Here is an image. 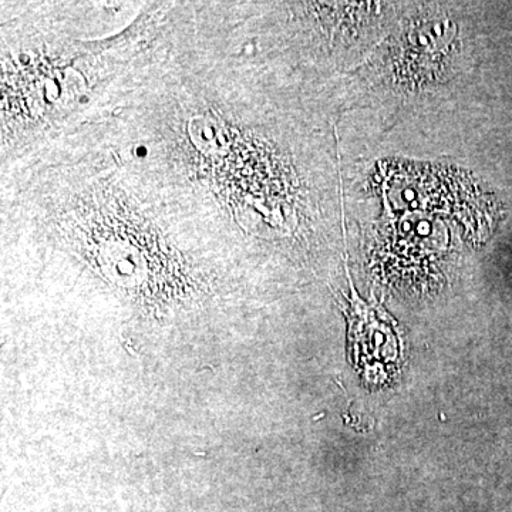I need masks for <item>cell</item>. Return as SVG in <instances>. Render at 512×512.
Returning a JSON list of instances; mask_svg holds the SVG:
<instances>
[{"instance_id":"cell-1","label":"cell","mask_w":512,"mask_h":512,"mask_svg":"<svg viewBox=\"0 0 512 512\" xmlns=\"http://www.w3.org/2000/svg\"><path fill=\"white\" fill-rule=\"evenodd\" d=\"M348 320V346L353 365L367 382H387L402 359V345L393 319L382 309L357 298L352 286Z\"/></svg>"},{"instance_id":"cell-2","label":"cell","mask_w":512,"mask_h":512,"mask_svg":"<svg viewBox=\"0 0 512 512\" xmlns=\"http://www.w3.org/2000/svg\"><path fill=\"white\" fill-rule=\"evenodd\" d=\"M454 26L448 20H423L407 30L402 43L404 70L424 77L439 69L443 50L453 42Z\"/></svg>"}]
</instances>
